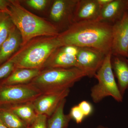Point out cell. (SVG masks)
<instances>
[{
	"label": "cell",
	"mask_w": 128,
	"mask_h": 128,
	"mask_svg": "<svg viewBox=\"0 0 128 128\" xmlns=\"http://www.w3.org/2000/svg\"><path fill=\"white\" fill-rule=\"evenodd\" d=\"M57 38L61 46L93 48L106 55L112 50V25L98 20L76 22Z\"/></svg>",
	"instance_id": "6da1fadb"
},
{
	"label": "cell",
	"mask_w": 128,
	"mask_h": 128,
	"mask_svg": "<svg viewBox=\"0 0 128 128\" xmlns=\"http://www.w3.org/2000/svg\"><path fill=\"white\" fill-rule=\"evenodd\" d=\"M9 1L8 15L20 33L22 46L36 37L57 36L59 34V31L55 25L29 11L22 6L20 1Z\"/></svg>",
	"instance_id": "7a4b0ae2"
},
{
	"label": "cell",
	"mask_w": 128,
	"mask_h": 128,
	"mask_svg": "<svg viewBox=\"0 0 128 128\" xmlns=\"http://www.w3.org/2000/svg\"><path fill=\"white\" fill-rule=\"evenodd\" d=\"M61 46L57 36H40L31 40L22 46L9 60L16 68L43 70L51 54Z\"/></svg>",
	"instance_id": "3957f363"
},
{
	"label": "cell",
	"mask_w": 128,
	"mask_h": 128,
	"mask_svg": "<svg viewBox=\"0 0 128 128\" xmlns=\"http://www.w3.org/2000/svg\"><path fill=\"white\" fill-rule=\"evenodd\" d=\"M85 76L84 73L76 67L44 69L30 83L42 94H49L70 89Z\"/></svg>",
	"instance_id": "277c9868"
},
{
	"label": "cell",
	"mask_w": 128,
	"mask_h": 128,
	"mask_svg": "<svg viewBox=\"0 0 128 128\" xmlns=\"http://www.w3.org/2000/svg\"><path fill=\"white\" fill-rule=\"evenodd\" d=\"M112 56L111 52L106 55L102 65L94 76L98 82L92 87L90 96L95 103H98L108 96L112 97L118 102H122L123 96L115 80L112 69Z\"/></svg>",
	"instance_id": "5b68a950"
},
{
	"label": "cell",
	"mask_w": 128,
	"mask_h": 128,
	"mask_svg": "<svg viewBox=\"0 0 128 128\" xmlns=\"http://www.w3.org/2000/svg\"><path fill=\"white\" fill-rule=\"evenodd\" d=\"M42 93L32 84H0V108L33 102Z\"/></svg>",
	"instance_id": "8992f818"
},
{
	"label": "cell",
	"mask_w": 128,
	"mask_h": 128,
	"mask_svg": "<svg viewBox=\"0 0 128 128\" xmlns=\"http://www.w3.org/2000/svg\"><path fill=\"white\" fill-rule=\"evenodd\" d=\"M78 0L52 1L50 11V22L60 32L67 29L73 23L74 12Z\"/></svg>",
	"instance_id": "52a82bcc"
},
{
	"label": "cell",
	"mask_w": 128,
	"mask_h": 128,
	"mask_svg": "<svg viewBox=\"0 0 128 128\" xmlns=\"http://www.w3.org/2000/svg\"><path fill=\"white\" fill-rule=\"evenodd\" d=\"M106 55L93 48L80 47L76 67L89 78L95 75L102 65Z\"/></svg>",
	"instance_id": "ba28073f"
},
{
	"label": "cell",
	"mask_w": 128,
	"mask_h": 128,
	"mask_svg": "<svg viewBox=\"0 0 128 128\" xmlns=\"http://www.w3.org/2000/svg\"><path fill=\"white\" fill-rule=\"evenodd\" d=\"M79 48L80 47L72 45L61 46L57 48L47 60L43 70L76 67Z\"/></svg>",
	"instance_id": "9c48e42d"
},
{
	"label": "cell",
	"mask_w": 128,
	"mask_h": 128,
	"mask_svg": "<svg viewBox=\"0 0 128 128\" xmlns=\"http://www.w3.org/2000/svg\"><path fill=\"white\" fill-rule=\"evenodd\" d=\"M128 52V10L112 25V55L127 58Z\"/></svg>",
	"instance_id": "30bf717a"
},
{
	"label": "cell",
	"mask_w": 128,
	"mask_h": 128,
	"mask_svg": "<svg viewBox=\"0 0 128 128\" xmlns=\"http://www.w3.org/2000/svg\"><path fill=\"white\" fill-rule=\"evenodd\" d=\"M70 89L54 93L42 94L32 102L38 114H43L48 118L51 116L58 106L69 95Z\"/></svg>",
	"instance_id": "8fae6325"
},
{
	"label": "cell",
	"mask_w": 128,
	"mask_h": 128,
	"mask_svg": "<svg viewBox=\"0 0 128 128\" xmlns=\"http://www.w3.org/2000/svg\"><path fill=\"white\" fill-rule=\"evenodd\" d=\"M102 8L97 0H78L73 16V23L98 20Z\"/></svg>",
	"instance_id": "7c38bea8"
},
{
	"label": "cell",
	"mask_w": 128,
	"mask_h": 128,
	"mask_svg": "<svg viewBox=\"0 0 128 128\" xmlns=\"http://www.w3.org/2000/svg\"><path fill=\"white\" fill-rule=\"evenodd\" d=\"M128 10V0H112L101 10L98 20L113 25Z\"/></svg>",
	"instance_id": "4fadbf2b"
},
{
	"label": "cell",
	"mask_w": 128,
	"mask_h": 128,
	"mask_svg": "<svg viewBox=\"0 0 128 128\" xmlns=\"http://www.w3.org/2000/svg\"><path fill=\"white\" fill-rule=\"evenodd\" d=\"M22 39L15 26L0 48V66L7 61L22 46Z\"/></svg>",
	"instance_id": "5bb4252c"
},
{
	"label": "cell",
	"mask_w": 128,
	"mask_h": 128,
	"mask_svg": "<svg viewBox=\"0 0 128 128\" xmlns=\"http://www.w3.org/2000/svg\"><path fill=\"white\" fill-rule=\"evenodd\" d=\"M113 71L118 80V86L123 96L128 87V63L125 57L112 56Z\"/></svg>",
	"instance_id": "9a60e30c"
},
{
	"label": "cell",
	"mask_w": 128,
	"mask_h": 128,
	"mask_svg": "<svg viewBox=\"0 0 128 128\" xmlns=\"http://www.w3.org/2000/svg\"><path fill=\"white\" fill-rule=\"evenodd\" d=\"M38 69L16 68L6 78L0 81V84L18 85L29 84L40 73Z\"/></svg>",
	"instance_id": "2e32d148"
},
{
	"label": "cell",
	"mask_w": 128,
	"mask_h": 128,
	"mask_svg": "<svg viewBox=\"0 0 128 128\" xmlns=\"http://www.w3.org/2000/svg\"><path fill=\"white\" fill-rule=\"evenodd\" d=\"M3 108H6L11 111L29 126L34 122L38 115L33 105L32 102Z\"/></svg>",
	"instance_id": "e0dca14e"
},
{
	"label": "cell",
	"mask_w": 128,
	"mask_h": 128,
	"mask_svg": "<svg viewBox=\"0 0 128 128\" xmlns=\"http://www.w3.org/2000/svg\"><path fill=\"white\" fill-rule=\"evenodd\" d=\"M66 102V98L61 101L52 115L48 118V128H68L71 119L69 114L64 113Z\"/></svg>",
	"instance_id": "ac0fdd59"
},
{
	"label": "cell",
	"mask_w": 128,
	"mask_h": 128,
	"mask_svg": "<svg viewBox=\"0 0 128 128\" xmlns=\"http://www.w3.org/2000/svg\"><path fill=\"white\" fill-rule=\"evenodd\" d=\"M0 118L8 128H28L29 126L11 111L0 108Z\"/></svg>",
	"instance_id": "d6986e66"
},
{
	"label": "cell",
	"mask_w": 128,
	"mask_h": 128,
	"mask_svg": "<svg viewBox=\"0 0 128 128\" xmlns=\"http://www.w3.org/2000/svg\"><path fill=\"white\" fill-rule=\"evenodd\" d=\"M15 26L8 14L2 12L0 14V48Z\"/></svg>",
	"instance_id": "ffe728a7"
},
{
	"label": "cell",
	"mask_w": 128,
	"mask_h": 128,
	"mask_svg": "<svg viewBox=\"0 0 128 128\" xmlns=\"http://www.w3.org/2000/svg\"><path fill=\"white\" fill-rule=\"evenodd\" d=\"M28 6L38 11H42L52 2L48 0H26L23 1Z\"/></svg>",
	"instance_id": "44dd1931"
},
{
	"label": "cell",
	"mask_w": 128,
	"mask_h": 128,
	"mask_svg": "<svg viewBox=\"0 0 128 128\" xmlns=\"http://www.w3.org/2000/svg\"><path fill=\"white\" fill-rule=\"evenodd\" d=\"M15 69L14 63L10 60L0 66V81L8 76Z\"/></svg>",
	"instance_id": "7402d4cb"
},
{
	"label": "cell",
	"mask_w": 128,
	"mask_h": 128,
	"mask_svg": "<svg viewBox=\"0 0 128 128\" xmlns=\"http://www.w3.org/2000/svg\"><path fill=\"white\" fill-rule=\"evenodd\" d=\"M69 114L71 119L73 120L78 124L82 123L85 118L78 105L74 106L71 108Z\"/></svg>",
	"instance_id": "603a6c76"
},
{
	"label": "cell",
	"mask_w": 128,
	"mask_h": 128,
	"mask_svg": "<svg viewBox=\"0 0 128 128\" xmlns=\"http://www.w3.org/2000/svg\"><path fill=\"white\" fill-rule=\"evenodd\" d=\"M48 118L43 114H38L36 118L28 128H48Z\"/></svg>",
	"instance_id": "cb8c5ba5"
},
{
	"label": "cell",
	"mask_w": 128,
	"mask_h": 128,
	"mask_svg": "<svg viewBox=\"0 0 128 128\" xmlns=\"http://www.w3.org/2000/svg\"><path fill=\"white\" fill-rule=\"evenodd\" d=\"M78 105L85 117L90 116L92 114L93 106L89 102L86 100L82 101Z\"/></svg>",
	"instance_id": "d4e9b609"
},
{
	"label": "cell",
	"mask_w": 128,
	"mask_h": 128,
	"mask_svg": "<svg viewBox=\"0 0 128 128\" xmlns=\"http://www.w3.org/2000/svg\"><path fill=\"white\" fill-rule=\"evenodd\" d=\"M9 5V0H0V11L8 14Z\"/></svg>",
	"instance_id": "484cf974"
},
{
	"label": "cell",
	"mask_w": 128,
	"mask_h": 128,
	"mask_svg": "<svg viewBox=\"0 0 128 128\" xmlns=\"http://www.w3.org/2000/svg\"><path fill=\"white\" fill-rule=\"evenodd\" d=\"M97 1L98 4L102 8L104 6L109 4L112 0H97Z\"/></svg>",
	"instance_id": "4316f807"
},
{
	"label": "cell",
	"mask_w": 128,
	"mask_h": 128,
	"mask_svg": "<svg viewBox=\"0 0 128 128\" xmlns=\"http://www.w3.org/2000/svg\"><path fill=\"white\" fill-rule=\"evenodd\" d=\"M0 128H8L0 118Z\"/></svg>",
	"instance_id": "83f0119b"
},
{
	"label": "cell",
	"mask_w": 128,
	"mask_h": 128,
	"mask_svg": "<svg viewBox=\"0 0 128 128\" xmlns=\"http://www.w3.org/2000/svg\"><path fill=\"white\" fill-rule=\"evenodd\" d=\"M96 128H107V127H104V126H101V125H100V126H98V127H97Z\"/></svg>",
	"instance_id": "f1b7e54d"
},
{
	"label": "cell",
	"mask_w": 128,
	"mask_h": 128,
	"mask_svg": "<svg viewBox=\"0 0 128 128\" xmlns=\"http://www.w3.org/2000/svg\"><path fill=\"white\" fill-rule=\"evenodd\" d=\"M127 58V61H128V57H127V58Z\"/></svg>",
	"instance_id": "f546056e"
},
{
	"label": "cell",
	"mask_w": 128,
	"mask_h": 128,
	"mask_svg": "<svg viewBox=\"0 0 128 128\" xmlns=\"http://www.w3.org/2000/svg\"><path fill=\"white\" fill-rule=\"evenodd\" d=\"M2 12H1V11H0V14H1V13H2Z\"/></svg>",
	"instance_id": "4dcf8cb0"
},
{
	"label": "cell",
	"mask_w": 128,
	"mask_h": 128,
	"mask_svg": "<svg viewBox=\"0 0 128 128\" xmlns=\"http://www.w3.org/2000/svg\"></svg>",
	"instance_id": "1f68e13d"
},
{
	"label": "cell",
	"mask_w": 128,
	"mask_h": 128,
	"mask_svg": "<svg viewBox=\"0 0 128 128\" xmlns=\"http://www.w3.org/2000/svg\"></svg>",
	"instance_id": "d6a6232c"
}]
</instances>
